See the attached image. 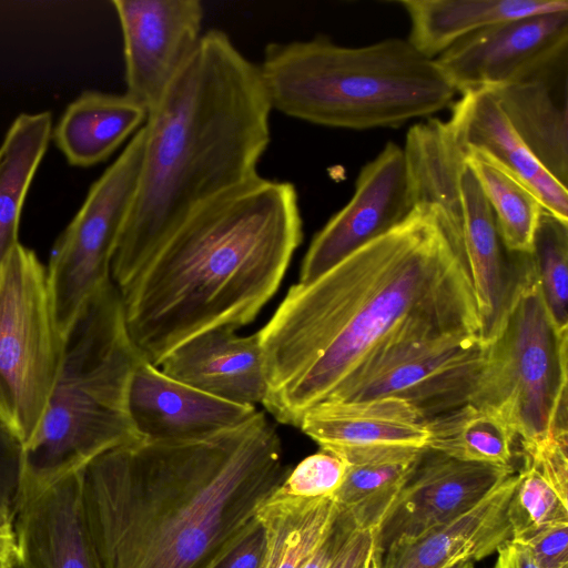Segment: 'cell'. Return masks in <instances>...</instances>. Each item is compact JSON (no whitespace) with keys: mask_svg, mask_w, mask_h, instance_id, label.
Segmentation results:
<instances>
[{"mask_svg":"<svg viewBox=\"0 0 568 568\" xmlns=\"http://www.w3.org/2000/svg\"><path fill=\"white\" fill-rule=\"evenodd\" d=\"M466 568H475L474 567V561H469Z\"/></svg>","mask_w":568,"mask_h":568,"instance_id":"60d3db41","label":"cell"},{"mask_svg":"<svg viewBox=\"0 0 568 568\" xmlns=\"http://www.w3.org/2000/svg\"><path fill=\"white\" fill-rule=\"evenodd\" d=\"M271 111L258 65L225 32L203 33L148 111L139 183L111 262L120 292L193 210L258 175Z\"/></svg>","mask_w":568,"mask_h":568,"instance_id":"3957f363","label":"cell"},{"mask_svg":"<svg viewBox=\"0 0 568 568\" xmlns=\"http://www.w3.org/2000/svg\"><path fill=\"white\" fill-rule=\"evenodd\" d=\"M409 332H481L467 272L427 203L314 281L291 286L258 331L262 404L298 427L368 356Z\"/></svg>","mask_w":568,"mask_h":568,"instance_id":"6da1fadb","label":"cell"},{"mask_svg":"<svg viewBox=\"0 0 568 568\" xmlns=\"http://www.w3.org/2000/svg\"><path fill=\"white\" fill-rule=\"evenodd\" d=\"M415 203L437 207L440 223L469 277L488 344L498 333L531 254L509 252L464 150L446 121L409 128L403 146Z\"/></svg>","mask_w":568,"mask_h":568,"instance_id":"52a82bcc","label":"cell"},{"mask_svg":"<svg viewBox=\"0 0 568 568\" xmlns=\"http://www.w3.org/2000/svg\"><path fill=\"white\" fill-rule=\"evenodd\" d=\"M17 545L13 528H0V568H10L17 564Z\"/></svg>","mask_w":568,"mask_h":568,"instance_id":"f35d334b","label":"cell"},{"mask_svg":"<svg viewBox=\"0 0 568 568\" xmlns=\"http://www.w3.org/2000/svg\"><path fill=\"white\" fill-rule=\"evenodd\" d=\"M10 568H20V567L16 564L14 566H12Z\"/></svg>","mask_w":568,"mask_h":568,"instance_id":"b9f144b4","label":"cell"},{"mask_svg":"<svg viewBox=\"0 0 568 568\" xmlns=\"http://www.w3.org/2000/svg\"><path fill=\"white\" fill-rule=\"evenodd\" d=\"M122 37L125 94L149 111L202 38L197 0H113Z\"/></svg>","mask_w":568,"mask_h":568,"instance_id":"9a60e30c","label":"cell"},{"mask_svg":"<svg viewBox=\"0 0 568 568\" xmlns=\"http://www.w3.org/2000/svg\"><path fill=\"white\" fill-rule=\"evenodd\" d=\"M423 448L368 446L326 449L347 464L345 479L333 496L338 508L347 511L359 529L374 530L397 497Z\"/></svg>","mask_w":568,"mask_h":568,"instance_id":"d4e9b609","label":"cell"},{"mask_svg":"<svg viewBox=\"0 0 568 568\" xmlns=\"http://www.w3.org/2000/svg\"><path fill=\"white\" fill-rule=\"evenodd\" d=\"M375 560L373 530L358 529L332 568H372Z\"/></svg>","mask_w":568,"mask_h":568,"instance_id":"8d00e7d4","label":"cell"},{"mask_svg":"<svg viewBox=\"0 0 568 568\" xmlns=\"http://www.w3.org/2000/svg\"><path fill=\"white\" fill-rule=\"evenodd\" d=\"M514 473L511 465L464 462L424 447L373 530L375 556L467 513Z\"/></svg>","mask_w":568,"mask_h":568,"instance_id":"5bb4252c","label":"cell"},{"mask_svg":"<svg viewBox=\"0 0 568 568\" xmlns=\"http://www.w3.org/2000/svg\"><path fill=\"white\" fill-rule=\"evenodd\" d=\"M12 528L20 568H102L83 516L80 470L47 486L23 483Z\"/></svg>","mask_w":568,"mask_h":568,"instance_id":"e0dca14e","label":"cell"},{"mask_svg":"<svg viewBox=\"0 0 568 568\" xmlns=\"http://www.w3.org/2000/svg\"><path fill=\"white\" fill-rule=\"evenodd\" d=\"M566 54L568 9L487 27L435 61L458 94H464L523 80Z\"/></svg>","mask_w":568,"mask_h":568,"instance_id":"7c38bea8","label":"cell"},{"mask_svg":"<svg viewBox=\"0 0 568 568\" xmlns=\"http://www.w3.org/2000/svg\"><path fill=\"white\" fill-rule=\"evenodd\" d=\"M265 546V528L256 517L215 559L210 568H261Z\"/></svg>","mask_w":568,"mask_h":568,"instance_id":"836d02e7","label":"cell"},{"mask_svg":"<svg viewBox=\"0 0 568 568\" xmlns=\"http://www.w3.org/2000/svg\"><path fill=\"white\" fill-rule=\"evenodd\" d=\"M485 357L479 336L400 334L368 356L326 399L399 397L426 423L470 403Z\"/></svg>","mask_w":568,"mask_h":568,"instance_id":"8fae6325","label":"cell"},{"mask_svg":"<svg viewBox=\"0 0 568 568\" xmlns=\"http://www.w3.org/2000/svg\"><path fill=\"white\" fill-rule=\"evenodd\" d=\"M521 542L539 568H568V521L546 526Z\"/></svg>","mask_w":568,"mask_h":568,"instance_id":"e575fe53","label":"cell"},{"mask_svg":"<svg viewBox=\"0 0 568 568\" xmlns=\"http://www.w3.org/2000/svg\"><path fill=\"white\" fill-rule=\"evenodd\" d=\"M416 205L403 146L388 141L359 171L351 200L315 234L300 283H310L404 221Z\"/></svg>","mask_w":568,"mask_h":568,"instance_id":"4fadbf2b","label":"cell"},{"mask_svg":"<svg viewBox=\"0 0 568 568\" xmlns=\"http://www.w3.org/2000/svg\"><path fill=\"white\" fill-rule=\"evenodd\" d=\"M158 367L176 381L232 403L255 406L266 395L258 332L248 336L226 327L204 332L174 348Z\"/></svg>","mask_w":568,"mask_h":568,"instance_id":"d6986e66","label":"cell"},{"mask_svg":"<svg viewBox=\"0 0 568 568\" xmlns=\"http://www.w3.org/2000/svg\"><path fill=\"white\" fill-rule=\"evenodd\" d=\"M291 468L258 410L207 437L99 455L80 470V489L102 568H210Z\"/></svg>","mask_w":568,"mask_h":568,"instance_id":"7a4b0ae2","label":"cell"},{"mask_svg":"<svg viewBox=\"0 0 568 568\" xmlns=\"http://www.w3.org/2000/svg\"><path fill=\"white\" fill-rule=\"evenodd\" d=\"M338 513L333 497L304 499L275 494L257 511L266 546L261 568H302Z\"/></svg>","mask_w":568,"mask_h":568,"instance_id":"4316f807","label":"cell"},{"mask_svg":"<svg viewBox=\"0 0 568 568\" xmlns=\"http://www.w3.org/2000/svg\"><path fill=\"white\" fill-rule=\"evenodd\" d=\"M507 516L513 539L523 541L546 526L568 521V501L536 467L524 460Z\"/></svg>","mask_w":568,"mask_h":568,"instance_id":"4dcf8cb0","label":"cell"},{"mask_svg":"<svg viewBox=\"0 0 568 568\" xmlns=\"http://www.w3.org/2000/svg\"><path fill=\"white\" fill-rule=\"evenodd\" d=\"M469 561H473V560L468 559V560L458 561V562L447 566L445 568H466Z\"/></svg>","mask_w":568,"mask_h":568,"instance_id":"ab89813d","label":"cell"},{"mask_svg":"<svg viewBox=\"0 0 568 568\" xmlns=\"http://www.w3.org/2000/svg\"><path fill=\"white\" fill-rule=\"evenodd\" d=\"M531 256L547 307L560 327H568V222L542 211Z\"/></svg>","mask_w":568,"mask_h":568,"instance_id":"f546056e","label":"cell"},{"mask_svg":"<svg viewBox=\"0 0 568 568\" xmlns=\"http://www.w3.org/2000/svg\"><path fill=\"white\" fill-rule=\"evenodd\" d=\"M49 111L21 113L0 145V268L19 243L24 200L52 136Z\"/></svg>","mask_w":568,"mask_h":568,"instance_id":"484cf974","label":"cell"},{"mask_svg":"<svg viewBox=\"0 0 568 568\" xmlns=\"http://www.w3.org/2000/svg\"><path fill=\"white\" fill-rule=\"evenodd\" d=\"M346 471L347 464L342 457L321 448L291 468L276 493L304 499L333 497Z\"/></svg>","mask_w":568,"mask_h":568,"instance_id":"1f68e13d","label":"cell"},{"mask_svg":"<svg viewBox=\"0 0 568 568\" xmlns=\"http://www.w3.org/2000/svg\"><path fill=\"white\" fill-rule=\"evenodd\" d=\"M372 568H375V565Z\"/></svg>","mask_w":568,"mask_h":568,"instance_id":"7bdbcfd3","label":"cell"},{"mask_svg":"<svg viewBox=\"0 0 568 568\" xmlns=\"http://www.w3.org/2000/svg\"><path fill=\"white\" fill-rule=\"evenodd\" d=\"M568 327L555 322L532 256L517 284L470 403L498 409L519 442L567 430Z\"/></svg>","mask_w":568,"mask_h":568,"instance_id":"ba28073f","label":"cell"},{"mask_svg":"<svg viewBox=\"0 0 568 568\" xmlns=\"http://www.w3.org/2000/svg\"><path fill=\"white\" fill-rule=\"evenodd\" d=\"M298 428L322 449L368 446L423 448L427 443L425 422L399 397L386 396L358 402L326 399L303 415Z\"/></svg>","mask_w":568,"mask_h":568,"instance_id":"7402d4cb","label":"cell"},{"mask_svg":"<svg viewBox=\"0 0 568 568\" xmlns=\"http://www.w3.org/2000/svg\"><path fill=\"white\" fill-rule=\"evenodd\" d=\"M395 3L409 17L407 40L430 59L487 27L568 9L567 0H398Z\"/></svg>","mask_w":568,"mask_h":568,"instance_id":"603a6c76","label":"cell"},{"mask_svg":"<svg viewBox=\"0 0 568 568\" xmlns=\"http://www.w3.org/2000/svg\"><path fill=\"white\" fill-rule=\"evenodd\" d=\"M493 568H539L529 548L521 541L509 539L498 549Z\"/></svg>","mask_w":568,"mask_h":568,"instance_id":"74e56055","label":"cell"},{"mask_svg":"<svg viewBox=\"0 0 568 568\" xmlns=\"http://www.w3.org/2000/svg\"><path fill=\"white\" fill-rule=\"evenodd\" d=\"M446 122L463 150L487 154L526 185L547 212L568 222V187L531 153L490 91L460 94Z\"/></svg>","mask_w":568,"mask_h":568,"instance_id":"ffe728a7","label":"cell"},{"mask_svg":"<svg viewBox=\"0 0 568 568\" xmlns=\"http://www.w3.org/2000/svg\"><path fill=\"white\" fill-rule=\"evenodd\" d=\"M488 91L531 153L568 187V54Z\"/></svg>","mask_w":568,"mask_h":568,"instance_id":"44dd1931","label":"cell"},{"mask_svg":"<svg viewBox=\"0 0 568 568\" xmlns=\"http://www.w3.org/2000/svg\"><path fill=\"white\" fill-rule=\"evenodd\" d=\"M302 241L291 182L258 174L201 204L121 292L140 356L159 366L199 334L247 325L276 293Z\"/></svg>","mask_w":568,"mask_h":568,"instance_id":"277c9868","label":"cell"},{"mask_svg":"<svg viewBox=\"0 0 568 568\" xmlns=\"http://www.w3.org/2000/svg\"><path fill=\"white\" fill-rule=\"evenodd\" d=\"M62 344L47 267L19 242L0 268V422L23 447L40 426Z\"/></svg>","mask_w":568,"mask_h":568,"instance_id":"9c48e42d","label":"cell"},{"mask_svg":"<svg viewBox=\"0 0 568 568\" xmlns=\"http://www.w3.org/2000/svg\"><path fill=\"white\" fill-rule=\"evenodd\" d=\"M359 528L352 516L338 508L329 530L302 568H332L345 546Z\"/></svg>","mask_w":568,"mask_h":568,"instance_id":"d590c367","label":"cell"},{"mask_svg":"<svg viewBox=\"0 0 568 568\" xmlns=\"http://www.w3.org/2000/svg\"><path fill=\"white\" fill-rule=\"evenodd\" d=\"M517 483L514 473L467 513L392 544L376 556L375 568H445L493 555L513 538L507 509Z\"/></svg>","mask_w":568,"mask_h":568,"instance_id":"ac0fdd59","label":"cell"},{"mask_svg":"<svg viewBox=\"0 0 568 568\" xmlns=\"http://www.w3.org/2000/svg\"><path fill=\"white\" fill-rule=\"evenodd\" d=\"M144 142L142 126L93 182L52 246L45 267L62 341L87 301L111 280L113 253L139 183Z\"/></svg>","mask_w":568,"mask_h":568,"instance_id":"30bf717a","label":"cell"},{"mask_svg":"<svg viewBox=\"0 0 568 568\" xmlns=\"http://www.w3.org/2000/svg\"><path fill=\"white\" fill-rule=\"evenodd\" d=\"M494 213L505 247L511 253L531 254L535 232L542 211L538 197L487 154L464 150Z\"/></svg>","mask_w":568,"mask_h":568,"instance_id":"f1b7e54d","label":"cell"},{"mask_svg":"<svg viewBox=\"0 0 568 568\" xmlns=\"http://www.w3.org/2000/svg\"><path fill=\"white\" fill-rule=\"evenodd\" d=\"M257 65L272 110L328 128H398L458 94L435 59L400 38L362 47L326 36L271 42Z\"/></svg>","mask_w":568,"mask_h":568,"instance_id":"5b68a950","label":"cell"},{"mask_svg":"<svg viewBox=\"0 0 568 568\" xmlns=\"http://www.w3.org/2000/svg\"><path fill=\"white\" fill-rule=\"evenodd\" d=\"M23 490V446L0 422V528L13 527Z\"/></svg>","mask_w":568,"mask_h":568,"instance_id":"d6a6232c","label":"cell"},{"mask_svg":"<svg viewBox=\"0 0 568 568\" xmlns=\"http://www.w3.org/2000/svg\"><path fill=\"white\" fill-rule=\"evenodd\" d=\"M426 447L453 458L511 465L518 439L508 419L490 406L467 403L425 423Z\"/></svg>","mask_w":568,"mask_h":568,"instance_id":"83f0119b","label":"cell"},{"mask_svg":"<svg viewBox=\"0 0 568 568\" xmlns=\"http://www.w3.org/2000/svg\"><path fill=\"white\" fill-rule=\"evenodd\" d=\"M146 116V109L125 93L87 90L68 104L51 139L70 165L88 168L106 160Z\"/></svg>","mask_w":568,"mask_h":568,"instance_id":"cb8c5ba5","label":"cell"},{"mask_svg":"<svg viewBox=\"0 0 568 568\" xmlns=\"http://www.w3.org/2000/svg\"><path fill=\"white\" fill-rule=\"evenodd\" d=\"M142 357L110 280L83 305L63 339L39 428L23 447V483L50 485L99 455L141 438L128 410L132 373Z\"/></svg>","mask_w":568,"mask_h":568,"instance_id":"8992f818","label":"cell"},{"mask_svg":"<svg viewBox=\"0 0 568 568\" xmlns=\"http://www.w3.org/2000/svg\"><path fill=\"white\" fill-rule=\"evenodd\" d=\"M128 410L141 438L180 442L207 437L236 427L257 412L186 385L141 358L129 385Z\"/></svg>","mask_w":568,"mask_h":568,"instance_id":"2e32d148","label":"cell"}]
</instances>
